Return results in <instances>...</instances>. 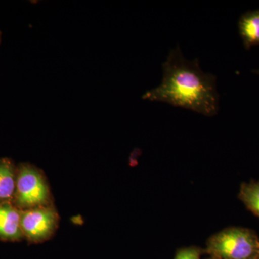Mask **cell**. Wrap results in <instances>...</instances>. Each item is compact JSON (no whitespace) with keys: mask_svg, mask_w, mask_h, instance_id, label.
Returning a JSON list of instances; mask_svg holds the SVG:
<instances>
[{"mask_svg":"<svg viewBox=\"0 0 259 259\" xmlns=\"http://www.w3.org/2000/svg\"><path fill=\"white\" fill-rule=\"evenodd\" d=\"M162 69L161 83L146 92L142 96L144 100L166 102L206 117L217 115L220 102L217 77L204 72L198 59H186L177 45L168 52Z\"/></svg>","mask_w":259,"mask_h":259,"instance_id":"cell-1","label":"cell"},{"mask_svg":"<svg viewBox=\"0 0 259 259\" xmlns=\"http://www.w3.org/2000/svg\"><path fill=\"white\" fill-rule=\"evenodd\" d=\"M206 251L220 259H257L259 238L252 230L230 227L209 238Z\"/></svg>","mask_w":259,"mask_h":259,"instance_id":"cell-2","label":"cell"},{"mask_svg":"<svg viewBox=\"0 0 259 259\" xmlns=\"http://www.w3.org/2000/svg\"><path fill=\"white\" fill-rule=\"evenodd\" d=\"M14 204L21 210L53 205L49 184L44 173L30 164H22L17 171Z\"/></svg>","mask_w":259,"mask_h":259,"instance_id":"cell-3","label":"cell"},{"mask_svg":"<svg viewBox=\"0 0 259 259\" xmlns=\"http://www.w3.org/2000/svg\"><path fill=\"white\" fill-rule=\"evenodd\" d=\"M59 215L54 205L20 211V226L23 236L32 243H42L54 234Z\"/></svg>","mask_w":259,"mask_h":259,"instance_id":"cell-4","label":"cell"},{"mask_svg":"<svg viewBox=\"0 0 259 259\" xmlns=\"http://www.w3.org/2000/svg\"><path fill=\"white\" fill-rule=\"evenodd\" d=\"M23 236L20 211L10 202L0 204V238L7 241H18Z\"/></svg>","mask_w":259,"mask_h":259,"instance_id":"cell-5","label":"cell"},{"mask_svg":"<svg viewBox=\"0 0 259 259\" xmlns=\"http://www.w3.org/2000/svg\"><path fill=\"white\" fill-rule=\"evenodd\" d=\"M238 32L247 50L259 46V9L241 15L238 20Z\"/></svg>","mask_w":259,"mask_h":259,"instance_id":"cell-6","label":"cell"},{"mask_svg":"<svg viewBox=\"0 0 259 259\" xmlns=\"http://www.w3.org/2000/svg\"><path fill=\"white\" fill-rule=\"evenodd\" d=\"M17 171L14 164L8 158L0 159V204L14 199Z\"/></svg>","mask_w":259,"mask_h":259,"instance_id":"cell-7","label":"cell"},{"mask_svg":"<svg viewBox=\"0 0 259 259\" xmlns=\"http://www.w3.org/2000/svg\"><path fill=\"white\" fill-rule=\"evenodd\" d=\"M238 198L248 210L259 218V181L242 184Z\"/></svg>","mask_w":259,"mask_h":259,"instance_id":"cell-8","label":"cell"},{"mask_svg":"<svg viewBox=\"0 0 259 259\" xmlns=\"http://www.w3.org/2000/svg\"><path fill=\"white\" fill-rule=\"evenodd\" d=\"M202 252L197 247L183 248L177 251L175 259H201Z\"/></svg>","mask_w":259,"mask_h":259,"instance_id":"cell-9","label":"cell"},{"mask_svg":"<svg viewBox=\"0 0 259 259\" xmlns=\"http://www.w3.org/2000/svg\"><path fill=\"white\" fill-rule=\"evenodd\" d=\"M253 73H255V74H257L259 75V69L258 70H254V71H253Z\"/></svg>","mask_w":259,"mask_h":259,"instance_id":"cell-10","label":"cell"},{"mask_svg":"<svg viewBox=\"0 0 259 259\" xmlns=\"http://www.w3.org/2000/svg\"><path fill=\"white\" fill-rule=\"evenodd\" d=\"M210 259H220V258H214V257H211Z\"/></svg>","mask_w":259,"mask_h":259,"instance_id":"cell-11","label":"cell"},{"mask_svg":"<svg viewBox=\"0 0 259 259\" xmlns=\"http://www.w3.org/2000/svg\"><path fill=\"white\" fill-rule=\"evenodd\" d=\"M257 259H259V254L258 255V258H257Z\"/></svg>","mask_w":259,"mask_h":259,"instance_id":"cell-12","label":"cell"},{"mask_svg":"<svg viewBox=\"0 0 259 259\" xmlns=\"http://www.w3.org/2000/svg\"><path fill=\"white\" fill-rule=\"evenodd\" d=\"M0 39H1V36H0Z\"/></svg>","mask_w":259,"mask_h":259,"instance_id":"cell-13","label":"cell"}]
</instances>
